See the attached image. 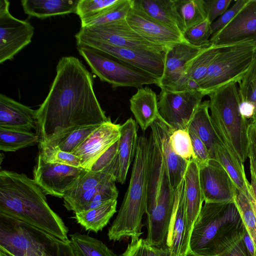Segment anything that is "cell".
<instances>
[{
    "label": "cell",
    "mask_w": 256,
    "mask_h": 256,
    "mask_svg": "<svg viewBox=\"0 0 256 256\" xmlns=\"http://www.w3.org/2000/svg\"><path fill=\"white\" fill-rule=\"evenodd\" d=\"M49 92L36 110L40 145L78 128L100 126L110 120L94 90V78L74 56H64Z\"/></svg>",
    "instance_id": "obj_1"
},
{
    "label": "cell",
    "mask_w": 256,
    "mask_h": 256,
    "mask_svg": "<svg viewBox=\"0 0 256 256\" xmlns=\"http://www.w3.org/2000/svg\"><path fill=\"white\" fill-rule=\"evenodd\" d=\"M0 212L70 240L68 227L50 208L45 194L24 174L0 170Z\"/></svg>",
    "instance_id": "obj_2"
},
{
    "label": "cell",
    "mask_w": 256,
    "mask_h": 256,
    "mask_svg": "<svg viewBox=\"0 0 256 256\" xmlns=\"http://www.w3.org/2000/svg\"><path fill=\"white\" fill-rule=\"evenodd\" d=\"M246 231L234 200L204 202L194 224L188 252L216 256L242 238Z\"/></svg>",
    "instance_id": "obj_3"
},
{
    "label": "cell",
    "mask_w": 256,
    "mask_h": 256,
    "mask_svg": "<svg viewBox=\"0 0 256 256\" xmlns=\"http://www.w3.org/2000/svg\"><path fill=\"white\" fill-rule=\"evenodd\" d=\"M150 136L151 143L146 212L148 233L145 240L150 245L166 248L176 190L172 188L168 170L156 140L152 133Z\"/></svg>",
    "instance_id": "obj_4"
},
{
    "label": "cell",
    "mask_w": 256,
    "mask_h": 256,
    "mask_svg": "<svg viewBox=\"0 0 256 256\" xmlns=\"http://www.w3.org/2000/svg\"><path fill=\"white\" fill-rule=\"evenodd\" d=\"M150 143V136L138 138L128 187L118 214L108 230L110 240L138 238L142 233V220L146 210Z\"/></svg>",
    "instance_id": "obj_5"
},
{
    "label": "cell",
    "mask_w": 256,
    "mask_h": 256,
    "mask_svg": "<svg viewBox=\"0 0 256 256\" xmlns=\"http://www.w3.org/2000/svg\"><path fill=\"white\" fill-rule=\"evenodd\" d=\"M209 110L217 136L242 163L248 158L250 120L239 110L240 102L238 84L232 82L222 86L208 95Z\"/></svg>",
    "instance_id": "obj_6"
},
{
    "label": "cell",
    "mask_w": 256,
    "mask_h": 256,
    "mask_svg": "<svg viewBox=\"0 0 256 256\" xmlns=\"http://www.w3.org/2000/svg\"><path fill=\"white\" fill-rule=\"evenodd\" d=\"M256 52V40L248 38L220 45L205 76L198 82L204 96L230 82H238L250 68Z\"/></svg>",
    "instance_id": "obj_7"
},
{
    "label": "cell",
    "mask_w": 256,
    "mask_h": 256,
    "mask_svg": "<svg viewBox=\"0 0 256 256\" xmlns=\"http://www.w3.org/2000/svg\"><path fill=\"white\" fill-rule=\"evenodd\" d=\"M76 48L92 72L113 90L159 84L160 79L154 75L105 52L84 44H78Z\"/></svg>",
    "instance_id": "obj_8"
},
{
    "label": "cell",
    "mask_w": 256,
    "mask_h": 256,
    "mask_svg": "<svg viewBox=\"0 0 256 256\" xmlns=\"http://www.w3.org/2000/svg\"><path fill=\"white\" fill-rule=\"evenodd\" d=\"M60 239L0 212V250L12 256H42Z\"/></svg>",
    "instance_id": "obj_9"
},
{
    "label": "cell",
    "mask_w": 256,
    "mask_h": 256,
    "mask_svg": "<svg viewBox=\"0 0 256 256\" xmlns=\"http://www.w3.org/2000/svg\"><path fill=\"white\" fill-rule=\"evenodd\" d=\"M204 96L200 90L170 92L162 89L158 98L160 116L174 130H188Z\"/></svg>",
    "instance_id": "obj_10"
},
{
    "label": "cell",
    "mask_w": 256,
    "mask_h": 256,
    "mask_svg": "<svg viewBox=\"0 0 256 256\" xmlns=\"http://www.w3.org/2000/svg\"><path fill=\"white\" fill-rule=\"evenodd\" d=\"M76 45L84 44L105 52L154 75L160 80L163 75L165 52L116 46L84 35L74 36Z\"/></svg>",
    "instance_id": "obj_11"
},
{
    "label": "cell",
    "mask_w": 256,
    "mask_h": 256,
    "mask_svg": "<svg viewBox=\"0 0 256 256\" xmlns=\"http://www.w3.org/2000/svg\"><path fill=\"white\" fill-rule=\"evenodd\" d=\"M88 170L45 162L39 153L34 169V180L46 194L63 198Z\"/></svg>",
    "instance_id": "obj_12"
},
{
    "label": "cell",
    "mask_w": 256,
    "mask_h": 256,
    "mask_svg": "<svg viewBox=\"0 0 256 256\" xmlns=\"http://www.w3.org/2000/svg\"><path fill=\"white\" fill-rule=\"evenodd\" d=\"M80 33L112 45L164 53L166 50L149 42L128 24L126 18L111 22L81 27Z\"/></svg>",
    "instance_id": "obj_13"
},
{
    "label": "cell",
    "mask_w": 256,
    "mask_h": 256,
    "mask_svg": "<svg viewBox=\"0 0 256 256\" xmlns=\"http://www.w3.org/2000/svg\"><path fill=\"white\" fill-rule=\"evenodd\" d=\"M10 2L0 0V64L12 60L32 41L34 27L26 20L14 18L9 11Z\"/></svg>",
    "instance_id": "obj_14"
},
{
    "label": "cell",
    "mask_w": 256,
    "mask_h": 256,
    "mask_svg": "<svg viewBox=\"0 0 256 256\" xmlns=\"http://www.w3.org/2000/svg\"><path fill=\"white\" fill-rule=\"evenodd\" d=\"M126 20L129 25L140 36L166 50L177 44L187 42L182 33L148 16L134 0H133L132 6Z\"/></svg>",
    "instance_id": "obj_15"
},
{
    "label": "cell",
    "mask_w": 256,
    "mask_h": 256,
    "mask_svg": "<svg viewBox=\"0 0 256 256\" xmlns=\"http://www.w3.org/2000/svg\"><path fill=\"white\" fill-rule=\"evenodd\" d=\"M198 166L204 202L234 200L238 190L228 172L217 160L210 159Z\"/></svg>",
    "instance_id": "obj_16"
},
{
    "label": "cell",
    "mask_w": 256,
    "mask_h": 256,
    "mask_svg": "<svg viewBox=\"0 0 256 256\" xmlns=\"http://www.w3.org/2000/svg\"><path fill=\"white\" fill-rule=\"evenodd\" d=\"M120 128V124L110 120L104 123L72 152L80 158L82 168L90 170L99 157L119 140Z\"/></svg>",
    "instance_id": "obj_17"
},
{
    "label": "cell",
    "mask_w": 256,
    "mask_h": 256,
    "mask_svg": "<svg viewBox=\"0 0 256 256\" xmlns=\"http://www.w3.org/2000/svg\"><path fill=\"white\" fill-rule=\"evenodd\" d=\"M184 180L186 224L182 245V256L188 251L192 230L204 202L200 182L199 168L193 159L188 162Z\"/></svg>",
    "instance_id": "obj_18"
},
{
    "label": "cell",
    "mask_w": 256,
    "mask_h": 256,
    "mask_svg": "<svg viewBox=\"0 0 256 256\" xmlns=\"http://www.w3.org/2000/svg\"><path fill=\"white\" fill-rule=\"evenodd\" d=\"M251 38L256 40V0L246 4L223 28L214 34L210 42L218 46Z\"/></svg>",
    "instance_id": "obj_19"
},
{
    "label": "cell",
    "mask_w": 256,
    "mask_h": 256,
    "mask_svg": "<svg viewBox=\"0 0 256 256\" xmlns=\"http://www.w3.org/2000/svg\"><path fill=\"white\" fill-rule=\"evenodd\" d=\"M150 128L151 133L159 146L166 164L172 188L176 190L184 179L189 161L178 156L172 150L169 142L172 129L160 116Z\"/></svg>",
    "instance_id": "obj_20"
},
{
    "label": "cell",
    "mask_w": 256,
    "mask_h": 256,
    "mask_svg": "<svg viewBox=\"0 0 256 256\" xmlns=\"http://www.w3.org/2000/svg\"><path fill=\"white\" fill-rule=\"evenodd\" d=\"M206 46L198 47L185 42L177 44L168 49L165 52L163 75L158 86L164 89L186 76L187 62L198 55Z\"/></svg>",
    "instance_id": "obj_21"
},
{
    "label": "cell",
    "mask_w": 256,
    "mask_h": 256,
    "mask_svg": "<svg viewBox=\"0 0 256 256\" xmlns=\"http://www.w3.org/2000/svg\"><path fill=\"white\" fill-rule=\"evenodd\" d=\"M0 128L38 130L36 110L0 94Z\"/></svg>",
    "instance_id": "obj_22"
},
{
    "label": "cell",
    "mask_w": 256,
    "mask_h": 256,
    "mask_svg": "<svg viewBox=\"0 0 256 256\" xmlns=\"http://www.w3.org/2000/svg\"><path fill=\"white\" fill-rule=\"evenodd\" d=\"M136 124L130 118L120 125L116 179L121 184L126 182L130 166L136 154L138 138Z\"/></svg>",
    "instance_id": "obj_23"
},
{
    "label": "cell",
    "mask_w": 256,
    "mask_h": 256,
    "mask_svg": "<svg viewBox=\"0 0 256 256\" xmlns=\"http://www.w3.org/2000/svg\"><path fill=\"white\" fill-rule=\"evenodd\" d=\"M130 110L136 122L144 132L159 117L158 97L148 86L138 88L130 99Z\"/></svg>",
    "instance_id": "obj_24"
},
{
    "label": "cell",
    "mask_w": 256,
    "mask_h": 256,
    "mask_svg": "<svg viewBox=\"0 0 256 256\" xmlns=\"http://www.w3.org/2000/svg\"><path fill=\"white\" fill-rule=\"evenodd\" d=\"M186 224L184 183L183 179L176 190L175 205L168 235L167 247L171 256H182Z\"/></svg>",
    "instance_id": "obj_25"
},
{
    "label": "cell",
    "mask_w": 256,
    "mask_h": 256,
    "mask_svg": "<svg viewBox=\"0 0 256 256\" xmlns=\"http://www.w3.org/2000/svg\"><path fill=\"white\" fill-rule=\"evenodd\" d=\"M148 16L182 34L185 30L176 7V0H134Z\"/></svg>",
    "instance_id": "obj_26"
},
{
    "label": "cell",
    "mask_w": 256,
    "mask_h": 256,
    "mask_svg": "<svg viewBox=\"0 0 256 256\" xmlns=\"http://www.w3.org/2000/svg\"><path fill=\"white\" fill-rule=\"evenodd\" d=\"M228 172L238 190L249 200L251 197L250 183L246 177L244 164L220 140L214 145V159Z\"/></svg>",
    "instance_id": "obj_27"
},
{
    "label": "cell",
    "mask_w": 256,
    "mask_h": 256,
    "mask_svg": "<svg viewBox=\"0 0 256 256\" xmlns=\"http://www.w3.org/2000/svg\"><path fill=\"white\" fill-rule=\"evenodd\" d=\"M79 0H22L25 14L44 18L70 13L76 14Z\"/></svg>",
    "instance_id": "obj_28"
},
{
    "label": "cell",
    "mask_w": 256,
    "mask_h": 256,
    "mask_svg": "<svg viewBox=\"0 0 256 256\" xmlns=\"http://www.w3.org/2000/svg\"><path fill=\"white\" fill-rule=\"evenodd\" d=\"M208 110L209 100L202 102L196 108L188 128L196 133L207 148L210 158L214 160V145L220 140L212 126Z\"/></svg>",
    "instance_id": "obj_29"
},
{
    "label": "cell",
    "mask_w": 256,
    "mask_h": 256,
    "mask_svg": "<svg viewBox=\"0 0 256 256\" xmlns=\"http://www.w3.org/2000/svg\"><path fill=\"white\" fill-rule=\"evenodd\" d=\"M116 204L115 200L95 208L76 213L75 218L86 230L96 233L108 224L116 213Z\"/></svg>",
    "instance_id": "obj_30"
},
{
    "label": "cell",
    "mask_w": 256,
    "mask_h": 256,
    "mask_svg": "<svg viewBox=\"0 0 256 256\" xmlns=\"http://www.w3.org/2000/svg\"><path fill=\"white\" fill-rule=\"evenodd\" d=\"M70 240L76 256H118L102 241L86 234H70Z\"/></svg>",
    "instance_id": "obj_31"
},
{
    "label": "cell",
    "mask_w": 256,
    "mask_h": 256,
    "mask_svg": "<svg viewBox=\"0 0 256 256\" xmlns=\"http://www.w3.org/2000/svg\"><path fill=\"white\" fill-rule=\"evenodd\" d=\"M38 134L30 131L0 128V150L16 152L40 142Z\"/></svg>",
    "instance_id": "obj_32"
},
{
    "label": "cell",
    "mask_w": 256,
    "mask_h": 256,
    "mask_svg": "<svg viewBox=\"0 0 256 256\" xmlns=\"http://www.w3.org/2000/svg\"><path fill=\"white\" fill-rule=\"evenodd\" d=\"M220 48V45L215 46L211 43L205 46L198 55L186 64V76L198 83L206 75Z\"/></svg>",
    "instance_id": "obj_33"
},
{
    "label": "cell",
    "mask_w": 256,
    "mask_h": 256,
    "mask_svg": "<svg viewBox=\"0 0 256 256\" xmlns=\"http://www.w3.org/2000/svg\"><path fill=\"white\" fill-rule=\"evenodd\" d=\"M176 7L185 31L208 18L205 0H176Z\"/></svg>",
    "instance_id": "obj_34"
},
{
    "label": "cell",
    "mask_w": 256,
    "mask_h": 256,
    "mask_svg": "<svg viewBox=\"0 0 256 256\" xmlns=\"http://www.w3.org/2000/svg\"><path fill=\"white\" fill-rule=\"evenodd\" d=\"M99 126L77 128L62 134L40 147L56 148L62 151L72 152L80 145Z\"/></svg>",
    "instance_id": "obj_35"
},
{
    "label": "cell",
    "mask_w": 256,
    "mask_h": 256,
    "mask_svg": "<svg viewBox=\"0 0 256 256\" xmlns=\"http://www.w3.org/2000/svg\"><path fill=\"white\" fill-rule=\"evenodd\" d=\"M108 174L104 172L88 170L64 196V206L67 207L84 192L97 186Z\"/></svg>",
    "instance_id": "obj_36"
},
{
    "label": "cell",
    "mask_w": 256,
    "mask_h": 256,
    "mask_svg": "<svg viewBox=\"0 0 256 256\" xmlns=\"http://www.w3.org/2000/svg\"><path fill=\"white\" fill-rule=\"evenodd\" d=\"M118 0H79L76 14L81 20V27L103 14Z\"/></svg>",
    "instance_id": "obj_37"
},
{
    "label": "cell",
    "mask_w": 256,
    "mask_h": 256,
    "mask_svg": "<svg viewBox=\"0 0 256 256\" xmlns=\"http://www.w3.org/2000/svg\"><path fill=\"white\" fill-rule=\"evenodd\" d=\"M240 100L248 101L255 106V112L250 120H256V52L252 64L238 82Z\"/></svg>",
    "instance_id": "obj_38"
},
{
    "label": "cell",
    "mask_w": 256,
    "mask_h": 256,
    "mask_svg": "<svg viewBox=\"0 0 256 256\" xmlns=\"http://www.w3.org/2000/svg\"><path fill=\"white\" fill-rule=\"evenodd\" d=\"M120 256H171L168 248L150 244L145 239H132L125 251Z\"/></svg>",
    "instance_id": "obj_39"
},
{
    "label": "cell",
    "mask_w": 256,
    "mask_h": 256,
    "mask_svg": "<svg viewBox=\"0 0 256 256\" xmlns=\"http://www.w3.org/2000/svg\"><path fill=\"white\" fill-rule=\"evenodd\" d=\"M132 4L133 0H118L103 14L88 22L84 27L107 24L126 18Z\"/></svg>",
    "instance_id": "obj_40"
},
{
    "label": "cell",
    "mask_w": 256,
    "mask_h": 256,
    "mask_svg": "<svg viewBox=\"0 0 256 256\" xmlns=\"http://www.w3.org/2000/svg\"><path fill=\"white\" fill-rule=\"evenodd\" d=\"M234 201L256 248V216L250 201L244 194L238 191Z\"/></svg>",
    "instance_id": "obj_41"
},
{
    "label": "cell",
    "mask_w": 256,
    "mask_h": 256,
    "mask_svg": "<svg viewBox=\"0 0 256 256\" xmlns=\"http://www.w3.org/2000/svg\"><path fill=\"white\" fill-rule=\"evenodd\" d=\"M169 142L176 154L188 161L192 159V141L188 130L172 129Z\"/></svg>",
    "instance_id": "obj_42"
},
{
    "label": "cell",
    "mask_w": 256,
    "mask_h": 256,
    "mask_svg": "<svg viewBox=\"0 0 256 256\" xmlns=\"http://www.w3.org/2000/svg\"><path fill=\"white\" fill-rule=\"evenodd\" d=\"M211 24L207 18L202 22L186 30L183 36L188 44L194 46L202 47L209 44L210 39L213 34Z\"/></svg>",
    "instance_id": "obj_43"
},
{
    "label": "cell",
    "mask_w": 256,
    "mask_h": 256,
    "mask_svg": "<svg viewBox=\"0 0 256 256\" xmlns=\"http://www.w3.org/2000/svg\"><path fill=\"white\" fill-rule=\"evenodd\" d=\"M40 154L43 160L50 163H57L74 167H82L80 158L72 152L62 151L56 148L40 147Z\"/></svg>",
    "instance_id": "obj_44"
},
{
    "label": "cell",
    "mask_w": 256,
    "mask_h": 256,
    "mask_svg": "<svg viewBox=\"0 0 256 256\" xmlns=\"http://www.w3.org/2000/svg\"><path fill=\"white\" fill-rule=\"evenodd\" d=\"M248 0H237L232 6L212 23L213 34L225 27L246 4Z\"/></svg>",
    "instance_id": "obj_45"
},
{
    "label": "cell",
    "mask_w": 256,
    "mask_h": 256,
    "mask_svg": "<svg viewBox=\"0 0 256 256\" xmlns=\"http://www.w3.org/2000/svg\"><path fill=\"white\" fill-rule=\"evenodd\" d=\"M188 130L192 141V159L198 166L207 163L210 158L205 144L194 130L189 128Z\"/></svg>",
    "instance_id": "obj_46"
},
{
    "label": "cell",
    "mask_w": 256,
    "mask_h": 256,
    "mask_svg": "<svg viewBox=\"0 0 256 256\" xmlns=\"http://www.w3.org/2000/svg\"><path fill=\"white\" fill-rule=\"evenodd\" d=\"M118 140L99 157L92 164L90 170L103 172L112 163L118 156Z\"/></svg>",
    "instance_id": "obj_47"
},
{
    "label": "cell",
    "mask_w": 256,
    "mask_h": 256,
    "mask_svg": "<svg viewBox=\"0 0 256 256\" xmlns=\"http://www.w3.org/2000/svg\"><path fill=\"white\" fill-rule=\"evenodd\" d=\"M206 1L208 18L212 23L228 8L232 0H208Z\"/></svg>",
    "instance_id": "obj_48"
},
{
    "label": "cell",
    "mask_w": 256,
    "mask_h": 256,
    "mask_svg": "<svg viewBox=\"0 0 256 256\" xmlns=\"http://www.w3.org/2000/svg\"><path fill=\"white\" fill-rule=\"evenodd\" d=\"M42 256H76L70 240H60Z\"/></svg>",
    "instance_id": "obj_49"
},
{
    "label": "cell",
    "mask_w": 256,
    "mask_h": 256,
    "mask_svg": "<svg viewBox=\"0 0 256 256\" xmlns=\"http://www.w3.org/2000/svg\"><path fill=\"white\" fill-rule=\"evenodd\" d=\"M248 157L250 160V168L252 169L256 176V136L250 122L248 127Z\"/></svg>",
    "instance_id": "obj_50"
},
{
    "label": "cell",
    "mask_w": 256,
    "mask_h": 256,
    "mask_svg": "<svg viewBox=\"0 0 256 256\" xmlns=\"http://www.w3.org/2000/svg\"><path fill=\"white\" fill-rule=\"evenodd\" d=\"M216 256H252L244 241L242 238L226 250Z\"/></svg>",
    "instance_id": "obj_51"
},
{
    "label": "cell",
    "mask_w": 256,
    "mask_h": 256,
    "mask_svg": "<svg viewBox=\"0 0 256 256\" xmlns=\"http://www.w3.org/2000/svg\"><path fill=\"white\" fill-rule=\"evenodd\" d=\"M239 110L242 116L245 118L251 120L254 114L255 106L252 102L242 100L239 104Z\"/></svg>",
    "instance_id": "obj_52"
},
{
    "label": "cell",
    "mask_w": 256,
    "mask_h": 256,
    "mask_svg": "<svg viewBox=\"0 0 256 256\" xmlns=\"http://www.w3.org/2000/svg\"><path fill=\"white\" fill-rule=\"evenodd\" d=\"M242 238L246 246L252 256H256V248L254 244L248 234L247 230L244 234Z\"/></svg>",
    "instance_id": "obj_53"
},
{
    "label": "cell",
    "mask_w": 256,
    "mask_h": 256,
    "mask_svg": "<svg viewBox=\"0 0 256 256\" xmlns=\"http://www.w3.org/2000/svg\"><path fill=\"white\" fill-rule=\"evenodd\" d=\"M251 182L250 183V190L251 197L256 202V176L251 168H250Z\"/></svg>",
    "instance_id": "obj_54"
},
{
    "label": "cell",
    "mask_w": 256,
    "mask_h": 256,
    "mask_svg": "<svg viewBox=\"0 0 256 256\" xmlns=\"http://www.w3.org/2000/svg\"><path fill=\"white\" fill-rule=\"evenodd\" d=\"M250 200V201L252 207L256 216V202L252 198H251Z\"/></svg>",
    "instance_id": "obj_55"
},
{
    "label": "cell",
    "mask_w": 256,
    "mask_h": 256,
    "mask_svg": "<svg viewBox=\"0 0 256 256\" xmlns=\"http://www.w3.org/2000/svg\"><path fill=\"white\" fill-rule=\"evenodd\" d=\"M184 256H202L198 254L192 253L190 252H188Z\"/></svg>",
    "instance_id": "obj_56"
},
{
    "label": "cell",
    "mask_w": 256,
    "mask_h": 256,
    "mask_svg": "<svg viewBox=\"0 0 256 256\" xmlns=\"http://www.w3.org/2000/svg\"><path fill=\"white\" fill-rule=\"evenodd\" d=\"M0 256H12L8 253L0 250Z\"/></svg>",
    "instance_id": "obj_57"
},
{
    "label": "cell",
    "mask_w": 256,
    "mask_h": 256,
    "mask_svg": "<svg viewBox=\"0 0 256 256\" xmlns=\"http://www.w3.org/2000/svg\"><path fill=\"white\" fill-rule=\"evenodd\" d=\"M250 120V122L252 123V126H253V128H254V132H255V134H256V120Z\"/></svg>",
    "instance_id": "obj_58"
}]
</instances>
